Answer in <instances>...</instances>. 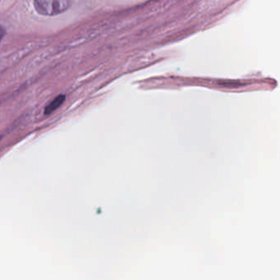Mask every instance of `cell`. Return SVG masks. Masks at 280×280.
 I'll list each match as a JSON object with an SVG mask.
<instances>
[{
    "label": "cell",
    "mask_w": 280,
    "mask_h": 280,
    "mask_svg": "<svg viewBox=\"0 0 280 280\" xmlns=\"http://www.w3.org/2000/svg\"><path fill=\"white\" fill-rule=\"evenodd\" d=\"M71 0H34V7L41 15H58L70 9Z\"/></svg>",
    "instance_id": "obj_1"
},
{
    "label": "cell",
    "mask_w": 280,
    "mask_h": 280,
    "mask_svg": "<svg viewBox=\"0 0 280 280\" xmlns=\"http://www.w3.org/2000/svg\"><path fill=\"white\" fill-rule=\"evenodd\" d=\"M65 99H66V96H65V95H58V97H56L55 99L45 108V115H49L52 114V113L54 112L57 109L59 108V107L62 106L63 102L65 101Z\"/></svg>",
    "instance_id": "obj_2"
},
{
    "label": "cell",
    "mask_w": 280,
    "mask_h": 280,
    "mask_svg": "<svg viewBox=\"0 0 280 280\" xmlns=\"http://www.w3.org/2000/svg\"><path fill=\"white\" fill-rule=\"evenodd\" d=\"M5 34H6V30L2 25H0V42L2 41L3 38L5 37Z\"/></svg>",
    "instance_id": "obj_4"
},
{
    "label": "cell",
    "mask_w": 280,
    "mask_h": 280,
    "mask_svg": "<svg viewBox=\"0 0 280 280\" xmlns=\"http://www.w3.org/2000/svg\"><path fill=\"white\" fill-rule=\"evenodd\" d=\"M221 85L227 86V87L237 88V87H240V86H243V83H241L240 82H233V81H232V82H221Z\"/></svg>",
    "instance_id": "obj_3"
}]
</instances>
